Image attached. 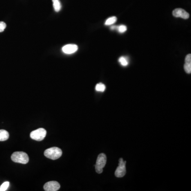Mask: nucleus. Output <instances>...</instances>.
I'll return each mask as SVG.
<instances>
[{
  "label": "nucleus",
  "instance_id": "obj_1",
  "mask_svg": "<svg viewBox=\"0 0 191 191\" xmlns=\"http://www.w3.org/2000/svg\"><path fill=\"white\" fill-rule=\"evenodd\" d=\"M11 159L13 162L26 164L29 162V158L27 153L22 151L15 152L11 156Z\"/></svg>",
  "mask_w": 191,
  "mask_h": 191
},
{
  "label": "nucleus",
  "instance_id": "obj_2",
  "mask_svg": "<svg viewBox=\"0 0 191 191\" xmlns=\"http://www.w3.org/2000/svg\"><path fill=\"white\" fill-rule=\"evenodd\" d=\"M62 151L61 149L58 147H52L45 150L44 155L48 158L52 160H56L61 157Z\"/></svg>",
  "mask_w": 191,
  "mask_h": 191
},
{
  "label": "nucleus",
  "instance_id": "obj_3",
  "mask_svg": "<svg viewBox=\"0 0 191 191\" xmlns=\"http://www.w3.org/2000/svg\"><path fill=\"white\" fill-rule=\"evenodd\" d=\"M107 162L106 156L104 153H100L98 156L95 165V170L98 174H101L103 172V168L106 165Z\"/></svg>",
  "mask_w": 191,
  "mask_h": 191
},
{
  "label": "nucleus",
  "instance_id": "obj_4",
  "mask_svg": "<svg viewBox=\"0 0 191 191\" xmlns=\"http://www.w3.org/2000/svg\"><path fill=\"white\" fill-rule=\"evenodd\" d=\"M47 132L43 128H40L31 132L30 134L31 139L37 141H41L44 140L46 135Z\"/></svg>",
  "mask_w": 191,
  "mask_h": 191
},
{
  "label": "nucleus",
  "instance_id": "obj_5",
  "mask_svg": "<svg viewBox=\"0 0 191 191\" xmlns=\"http://www.w3.org/2000/svg\"><path fill=\"white\" fill-rule=\"evenodd\" d=\"M126 174V161H123V158H120L119 160V164L117 167L115 175L117 177H123Z\"/></svg>",
  "mask_w": 191,
  "mask_h": 191
},
{
  "label": "nucleus",
  "instance_id": "obj_6",
  "mask_svg": "<svg viewBox=\"0 0 191 191\" xmlns=\"http://www.w3.org/2000/svg\"><path fill=\"white\" fill-rule=\"evenodd\" d=\"M60 188V184L56 181H50L44 186V189L46 191H58Z\"/></svg>",
  "mask_w": 191,
  "mask_h": 191
},
{
  "label": "nucleus",
  "instance_id": "obj_7",
  "mask_svg": "<svg viewBox=\"0 0 191 191\" xmlns=\"http://www.w3.org/2000/svg\"><path fill=\"white\" fill-rule=\"evenodd\" d=\"M173 15L176 18H181L184 19H188L189 18V13L184 9L177 8L173 11Z\"/></svg>",
  "mask_w": 191,
  "mask_h": 191
},
{
  "label": "nucleus",
  "instance_id": "obj_8",
  "mask_svg": "<svg viewBox=\"0 0 191 191\" xmlns=\"http://www.w3.org/2000/svg\"><path fill=\"white\" fill-rule=\"evenodd\" d=\"M78 46L75 44H68L62 48V51L67 54H73L78 51Z\"/></svg>",
  "mask_w": 191,
  "mask_h": 191
},
{
  "label": "nucleus",
  "instance_id": "obj_9",
  "mask_svg": "<svg viewBox=\"0 0 191 191\" xmlns=\"http://www.w3.org/2000/svg\"><path fill=\"white\" fill-rule=\"evenodd\" d=\"M9 133L6 130H0V141H4L9 139Z\"/></svg>",
  "mask_w": 191,
  "mask_h": 191
},
{
  "label": "nucleus",
  "instance_id": "obj_10",
  "mask_svg": "<svg viewBox=\"0 0 191 191\" xmlns=\"http://www.w3.org/2000/svg\"><path fill=\"white\" fill-rule=\"evenodd\" d=\"M53 7L56 12H59L61 9V4L59 0H52Z\"/></svg>",
  "mask_w": 191,
  "mask_h": 191
},
{
  "label": "nucleus",
  "instance_id": "obj_11",
  "mask_svg": "<svg viewBox=\"0 0 191 191\" xmlns=\"http://www.w3.org/2000/svg\"><path fill=\"white\" fill-rule=\"evenodd\" d=\"M116 21H117V18L116 16H112L107 19L105 25L106 26L112 25L113 24H115Z\"/></svg>",
  "mask_w": 191,
  "mask_h": 191
},
{
  "label": "nucleus",
  "instance_id": "obj_12",
  "mask_svg": "<svg viewBox=\"0 0 191 191\" xmlns=\"http://www.w3.org/2000/svg\"><path fill=\"white\" fill-rule=\"evenodd\" d=\"M106 89V86L104 84L102 83H98L96 86L95 89L97 91L104 92Z\"/></svg>",
  "mask_w": 191,
  "mask_h": 191
},
{
  "label": "nucleus",
  "instance_id": "obj_13",
  "mask_svg": "<svg viewBox=\"0 0 191 191\" xmlns=\"http://www.w3.org/2000/svg\"><path fill=\"white\" fill-rule=\"evenodd\" d=\"M119 61L121 63V65L124 67H126L128 64V60L127 59V58L124 56H121V58H119Z\"/></svg>",
  "mask_w": 191,
  "mask_h": 191
},
{
  "label": "nucleus",
  "instance_id": "obj_14",
  "mask_svg": "<svg viewBox=\"0 0 191 191\" xmlns=\"http://www.w3.org/2000/svg\"><path fill=\"white\" fill-rule=\"evenodd\" d=\"M10 185V183L9 182H5L1 185L0 187V191H6L7 190Z\"/></svg>",
  "mask_w": 191,
  "mask_h": 191
},
{
  "label": "nucleus",
  "instance_id": "obj_15",
  "mask_svg": "<svg viewBox=\"0 0 191 191\" xmlns=\"http://www.w3.org/2000/svg\"><path fill=\"white\" fill-rule=\"evenodd\" d=\"M184 68V70L187 73L190 74L191 73V63H185Z\"/></svg>",
  "mask_w": 191,
  "mask_h": 191
},
{
  "label": "nucleus",
  "instance_id": "obj_16",
  "mask_svg": "<svg viewBox=\"0 0 191 191\" xmlns=\"http://www.w3.org/2000/svg\"><path fill=\"white\" fill-rule=\"evenodd\" d=\"M117 30L119 33H124L127 30V27L124 25L119 26L117 27Z\"/></svg>",
  "mask_w": 191,
  "mask_h": 191
},
{
  "label": "nucleus",
  "instance_id": "obj_17",
  "mask_svg": "<svg viewBox=\"0 0 191 191\" xmlns=\"http://www.w3.org/2000/svg\"><path fill=\"white\" fill-rule=\"evenodd\" d=\"M7 27V25L4 22L0 21V33L3 32Z\"/></svg>",
  "mask_w": 191,
  "mask_h": 191
},
{
  "label": "nucleus",
  "instance_id": "obj_18",
  "mask_svg": "<svg viewBox=\"0 0 191 191\" xmlns=\"http://www.w3.org/2000/svg\"><path fill=\"white\" fill-rule=\"evenodd\" d=\"M185 61L186 63H191V54H188L186 56Z\"/></svg>",
  "mask_w": 191,
  "mask_h": 191
},
{
  "label": "nucleus",
  "instance_id": "obj_19",
  "mask_svg": "<svg viewBox=\"0 0 191 191\" xmlns=\"http://www.w3.org/2000/svg\"><path fill=\"white\" fill-rule=\"evenodd\" d=\"M117 27H116V26H112V27H111V29H112V30H115V29L117 30Z\"/></svg>",
  "mask_w": 191,
  "mask_h": 191
}]
</instances>
